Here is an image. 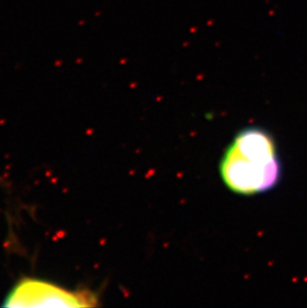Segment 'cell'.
I'll return each instance as SVG.
<instances>
[{
    "instance_id": "obj_2",
    "label": "cell",
    "mask_w": 307,
    "mask_h": 308,
    "mask_svg": "<svg viewBox=\"0 0 307 308\" xmlns=\"http://www.w3.org/2000/svg\"><path fill=\"white\" fill-rule=\"evenodd\" d=\"M99 298L89 290H68L40 279L22 278L6 296L4 307H92Z\"/></svg>"
},
{
    "instance_id": "obj_1",
    "label": "cell",
    "mask_w": 307,
    "mask_h": 308,
    "mask_svg": "<svg viewBox=\"0 0 307 308\" xmlns=\"http://www.w3.org/2000/svg\"><path fill=\"white\" fill-rule=\"evenodd\" d=\"M219 173L235 194L254 196L272 190L281 179L282 167L271 134L258 127L240 131L221 158Z\"/></svg>"
}]
</instances>
